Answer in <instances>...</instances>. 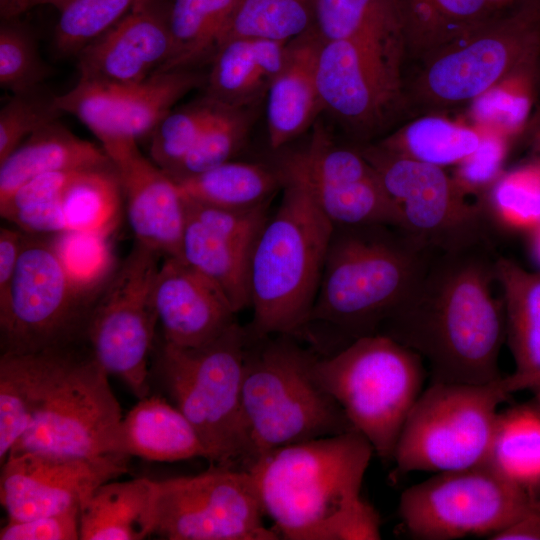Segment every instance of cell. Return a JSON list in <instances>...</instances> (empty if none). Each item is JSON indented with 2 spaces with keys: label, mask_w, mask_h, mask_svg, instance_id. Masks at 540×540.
I'll return each instance as SVG.
<instances>
[{
  "label": "cell",
  "mask_w": 540,
  "mask_h": 540,
  "mask_svg": "<svg viewBox=\"0 0 540 540\" xmlns=\"http://www.w3.org/2000/svg\"><path fill=\"white\" fill-rule=\"evenodd\" d=\"M494 262L489 242L437 251L377 334L420 355L431 383L498 381L506 323L503 302L492 293Z\"/></svg>",
  "instance_id": "1"
},
{
  "label": "cell",
  "mask_w": 540,
  "mask_h": 540,
  "mask_svg": "<svg viewBox=\"0 0 540 540\" xmlns=\"http://www.w3.org/2000/svg\"><path fill=\"white\" fill-rule=\"evenodd\" d=\"M437 251L399 227L335 225L302 339L329 356L377 334Z\"/></svg>",
  "instance_id": "2"
},
{
  "label": "cell",
  "mask_w": 540,
  "mask_h": 540,
  "mask_svg": "<svg viewBox=\"0 0 540 540\" xmlns=\"http://www.w3.org/2000/svg\"><path fill=\"white\" fill-rule=\"evenodd\" d=\"M374 449L357 430L276 448L247 470L280 538L336 540Z\"/></svg>",
  "instance_id": "3"
},
{
  "label": "cell",
  "mask_w": 540,
  "mask_h": 540,
  "mask_svg": "<svg viewBox=\"0 0 540 540\" xmlns=\"http://www.w3.org/2000/svg\"><path fill=\"white\" fill-rule=\"evenodd\" d=\"M280 174V204L267 218L251 252L249 291L253 318L246 331L255 338L289 335L301 340L319 289L334 225L302 180Z\"/></svg>",
  "instance_id": "4"
},
{
  "label": "cell",
  "mask_w": 540,
  "mask_h": 540,
  "mask_svg": "<svg viewBox=\"0 0 540 540\" xmlns=\"http://www.w3.org/2000/svg\"><path fill=\"white\" fill-rule=\"evenodd\" d=\"M318 357L293 336L247 333L242 412L253 463L282 446L354 430L315 376Z\"/></svg>",
  "instance_id": "5"
},
{
  "label": "cell",
  "mask_w": 540,
  "mask_h": 540,
  "mask_svg": "<svg viewBox=\"0 0 540 540\" xmlns=\"http://www.w3.org/2000/svg\"><path fill=\"white\" fill-rule=\"evenodd\" d=\"M246 328L237 322L214 341L183 348L165 341L155 369L175 406L220 467L248 470L252 451L242 412Z\"/></svg>",
  "instance_id": "6"
},
{
  "label": "cell",
  "mask_w": 540,
  "mask_h": 540,
  "mask_svg": "<svg viewBox=\"0 0 540 540\" xmlns=\"http://www.w3.org/2000/svg\"><path fill=\"white\" fill-rule=\"evenodd\" d=\"M540 57V0H521L464 38L416 62L404 93L409 114L471 103Z\"/></svg>",
  "instance_id": "7"
},
{
  "label": "cell",
  "mask_w": 540,
  "mask_h": 540,
  "mask_svg": "<svg viewBox=\"0 0 540 540\" xmlns=\"http://www.w3.org/2000/svg\"><path fill=\"white\" fill-rule=\"evenodd\" d=\"M315 376L374 453L391 461L404 423L427 377L416 352L380 334L318 357Z\"/></svg>",
  "instance_id": "8"
},
{
  "label": "cell",
  "mask_w": 540,
  "mask_h": 540,
  "mask_svg": "<svg viewBox=\"0 0 540 540\" xmlns=\"http://www.w3.org/2000/svg\"><path fill=\"white\" fill-rule=\"evenodd\" d=\"M510 395L503 377L481 385L430 383L402 428L396 472L442 473L484 463L499 407Z\"/></svg>",
  "instance_id": "9"
},
{
  "label": "cell",
  "mask_w": 540,
  "mask_h": 540,
  "mask_svg": "<svg viewBox=\"0 0 540 540\" xmlns=\"http://www.w3.org/2000/svg\"><path fill=\"white\" fill-rule=\"evenodd\" d=\"M28 236L8 294L0 301L2 353L72 345L84 336L95 303L85 296L91 288L69 271L55 244Z\"/></svg>",
  "instance_id": "10"
},
{
  "label": "cell",
  "mask_w": 540,
  "mask_h": 540,
  "mask_svg": "<svg viewBox=\"0 0 540 540\" xmlns=\"http://www.w3.org/2000/svg\"><path fill=\"white\" fill-rule=\"evenodd\" d=\"M540 499L485 463L433 477L405 489L398 513L408 534L419 540L491 537Z\"/></svg>",
  "instance_id": "11"
},
{
  "label": "cell",
  "mask_w": 540,
  "mask_h": 540,
  "mask_svg": "<svg viewBox=\"0 0 540 540\" xmlns=\"http://www.w3.org/2000/svg\"><path fill=\"white\" fill-rule=\"evenodd\" d=\"M108 375L91 351L83 354L71 347L45 401L10 453L81 458L114 454L123 416Z\"/></svg>",
  "instance_id": "12"
},
{
  "label": "cell",
  "mask_w": 540,
  "mask_h": 540,
  "mask_svg": "<svg viewBox=\"0 0 540 540\" xmlns=\"http://www.w3.org/2000/svg\"><path fill=\"white\" fill-rule=\"evenodd\" d=\"M161 258L135 241L95 301L84 331L96 360L138 399L150 393L148 358L158 322L154 293Z\"/></svg>",
  "instance_id": "13"
},
{
  "label": "cell",
  "mask_w": 540,
  "mask_h": 540,
  "mask_svg": "<svg viewBox=\"0 0 540 540\" xmlns=\"http://www.w3.org/2000/svg\"><path fill=\"white\" fill-rule=\"evenodd\" d=\"M154 534L168 540H276L251 474L214 466L193 475L155 480Z\"/></svg>",
  "instance_id": "14"
},
{
  "label": "cell",
  "mask_w": 540,
  "mask_h": 540,
  "mask_svg": "<svg viewBox=\"0 0 540 540\" xmlns=\"http://www.w3.org/2000/svg\"><path fill=\"white\" fill-rule=\"evenodd\" d=\"M404 54L370 42L323 41L317 87L323 110L366 143L409 114L404 93Z\"/></svg>",
  "instance_id": "15"
},
{
  "label": "cell",
  "mask_w": 540,
  "mask_h": 540,
  "mask_svg": "<svg viewBox=\"0 0 540 540\" xmlns=\"http://www.w3.org/2000/svg\"><path fill=\"white\" fill-rule=\"evenodd\" d=\"M398 205L404 230L438 251L487 242L483 211L468 191L440 166L389 151L380 145L356 146Z\"/></svg>",
  "instance_id": "16"
},
{
  "label": "cell",
  "mask_w": 540,
  "mask_h": 540,
  "mask_svg": "<svg viewBox=\"0 0 540 540\" xmlns=\"http://www.w3.org/2000/svg\"><path fill=\"white\" fill-rule=\"evenodd\" d=\"M205 80L194 69L157 71L123 85L78 80L56 95L54 103L63 114L79 119L102 145L118 139L137 141L150 135L174 105Z\"/></svg>",
  "instance_id": "17"
},
{
  "label": "cell",
  "mask_w": 540,
  "mask_h": 540,
  "mask_svg": "<svg viewBox=\"0 0 540 540\" xmlns=\"http://www.w3.org/2000/svg\"><path fill=\"white\" fill-rule=\"evenodd\" d=\"M129 457H62L10 453L2 464L0 501L8 519L26 520L82 509L96 489L127 472Z\"/></svg>",
  "instance_id": "18"
},
{
  "label": "cell",
  "mask_w": 540,
  "mask_h": 540,
  "mask_svg": "<svg viewBox=\"0 0 540 540\" xmlns=\"http://www.w3.org/2000/svg\"><path fill=\"white\" fill-rule=\"evenodd\" d=\"M102 148L116 170L135 241L162 258L183 260L187 208L177 183L140 152L136 140L118 139Z\"/></svg>",
  "instance_id": "19"
},
{
  "label": "cell",
  "mask_w": 540,
  "mask_h": 540,
  "mask_svg": "<svg viewBox=\"0 0 540 540\" xmlns=\"http://www.w3.org/2000/svg\"><path fill=\"white\" fill-rule=\"evenodd\" d=\"M171 4L141 0L77 57L79 80L132 84L161 70L172 54Z\"/></svg>",
  "instance_id": "20"
},
{
  "label": "cell",
  "mask_w": 540,
  "mask_h": 540,
  "mask_svg": "<svg viewBox=\"0 0 540 540\" xmlns=\"http://www.w3.org/2000/svg\"><path fill=\"white\" fill-rule=\"evenodd\" d=\"M122 190L113 164L72 172L40 203L2 217L29 235L106 236L117 223Z\"/></svg>",
  "instance_id": "21"
},
{
  "label": "cell",
  "mask_w": 540,
  "mask_h": 540,
  "mask_svg": "<svg viewBox=\"0 0 540 540\" xmlns=\"http://www.w3.org/2000/svg\"><path fill=\"white\" fill-rule=\"evenodd\" d=\"M154 298L163 341L178 347L206 345L236 323V312L222 292L178 258H163Z\"/></svg>",
  "instance_id": "22"
},
{
  "label": "cell",
  "mask_w": 540,
  "mask_h": 540,
  "mask_svg": "<svg viewBox=\"0 0 540 540\" xmlns=\"http://www.w3.org/2000/svg\"><path fill=\"white\" fill-rule=\"evenodd\" d=\"M323 40L314 27L286 45L283 64L266 102L269 143L279 149L315 124L323 110L317 87V62Z\"/></svg>",
  "instance_id": "23"
},
{
  "label": "cell",
  "mask_w": 540,
  "mask_h": 540,
  "mask_svg": "<svg viewBox=\"0 0 540 540\" xmlns=\"http://www.w3.org/2000/svg\"><path fill=\"white\" fill-rule=\"evenodd\" d=\"M495 279L503 292L506 339L514 372L503 377L510 394L540 390V273L530 272L505 257L494 262Z\"/></svg>",
  "instance_id": "24"
},
{
  "label": "cell",
  "mask_w": 540,
  "mask_h": 540,
  "mask_svg": "<svg viewBox=\"0 0 540 540\" xmlns=\"http://www.w3.org/2000/svg\"><path fill=\"white\" fill-rule=\"evenodd\" d=\"M72 345L0 357V463L30 427Z\"/></svg>",
  "instance_id": "25"
},
{
  "label": "cell",
  "mask_w": 540,
  "mask_h": 540,
  "mask_svg": "<svg viewBox=\"0 0 540 540\" xmlns=\"http://www.w3.org/2000/svg\"><path fill=\"white\" fill-rule=\"evenodd\" d=\"M287 43L252 37L225 40L211 58L205 96L227 107H252L267 95Z\"/></svg>",
  "instance_id": "26"
},
{
  "label": "cell",
  "mask_w": 540,
  "mask_h": 540,
  "mask_svg": "<svg viewBox=\"0 0 540 540\" xmlns=\"http://www.w3.org/2000/svg\"><path fill=\"white\" fill-rule=\"evenodd\" d=\"M405 62H419L464 38L502 9L496 0H391Z\"/></svg>",
  "instance_id": "27"
},
{
  "label": "cell",
  "mask_w": 540,
  "mask_h": 540,
  "mask_svg": "<svg viewBox=\"0 0 540 540\" xmlns=\"http://www.w3.org/2000/svg\"><path fill=\"white\" fill-rule=\"evenodd\" d=\"M114 454L157 462L207 459L206 449L183 413L158 396H147L123 416Z\"/></svg>",
  "instance_id": "28"
},
{
  "label": "cell",
  "mask_w": 540,
  "mask_h": 540,
  "mask_svg": "<svg viewBox=\"0 0 540 540\" xmlns=\"http://www.w3.org/2000/svg\"><path fill=\"white\" fill-rule=\"evenodd\" d=\"M111 164L103 148L76 136L57 120L33 133L0 162V201L39 175Z\"/></svg>",
  "instance_id": "29"
},
{
  "label": "cell",
  "mask_w": 540,
  "mask_h": 540,
  "mask_svg": "<svg viewBox=\"0 0 540 540\" xmlns=\"http://www.w3.org/2000/svg\"><path fill=\"white\" fill-rule=\"evenodd\" d=\"M156 483L149 478L108 481L81 509V540H142L154 534Z\"/></svg>",
  "instance_id": "30"
},
{
  "label": "cell",
  "mask_w": 540,
  "mask_h": 540,
  "mask_svg": "<svg viewBox=\"0 0 540 540\" xmlns=\"http://www.w3.org/2000/svg\"><path fill=\"white\" fill-rule=\"evenodd\" d=\"M253 246L216 233L187 215L183 260L212 282L236 313L250 305L249 265Z\"/></svg>",
  "instance_id": "31"
},
{
  "label": "cell",
  "mask_w": 540,
  "mask_h": 540,
  "mask_svg": "<svg viewBox=\"0 0 540 540\" xmlns=\"http://www.w3.org/2000/svg\"><path fill=\"white\" fill-rule=\"evenodd\" d=\"M485 464L540 499V404L500 411Z\"/></svg>",
  "instance_id": "32"
},
{
  "label": "cell",
  "mask_w": 540,
  "mask_h": 540,
  "mask_svg": "<svg viewBox=\"0 0 540 540\" xmlns=\"http://www.w3.org/2000/svg\"><path fill=\"white\" fill-rule=\"evenodd\" d=\"M174 181L189 200L236 210L270 203L283 185L278 168L234 161Z\"/></svg>",
  "instance_id": "33"
},
{
  "label": "cell",
  "mask_w": 540,
  "mask_h": 540,
  "mask_svg": "<svg viewBox=\"0 0 540 540\" xmlns=\"http://www.w3.org/2000/svg\"><path fill=\"white\" fill-rule=\"evenodd\" d=\"M238 0H174L169 24L172 54L159 71L193 69L223 43Z\"/></svg>",
  "instance_id": "34"
},
{
  "label": "cell",
  "mask_w": 540,
  "mask_h": 540,
  "mask_svg": "<svg viewBox=\"0 0 540 540\" xmlns=\"http://www.w3.org/2000/svg\"><path fill=\"white\" fill-rule=\"evenodd\" d=\"M297 178L306 184L317 206L334 226L384 224L404 229L402 213L385 191L377 173L338 184Z\"/></svg>",
  "instance_id": "35"
},
{
  "label": "cell",
  "mask_w": 540,
  "mask_h": 540,
  "mask_svg": "<svg viewBox=\"0 0 540 540\" xmlns=\"http://www.w3.org/2000/svg\"><path fill=\"white\" fill-rule=\"evenodd\" d=\"M481 134L434 114L416 116L377 144L436 166L460 163L479 146Z\"/></svg>",
  "instance_id": "36"
},
{
  "label": "cell",
  "mask_w": 540,
  "mask_h": 540,
  "mask_svg": "<svg viewBox=\"0 0 540 540\" xmlns=\"http://www.w3.org/2000/svg\"><path fill=\"white\" fill-rule=\"evenodd\" d=\"M313 27L323 41L403 45L391 0H315Z\"/></svg>",
  "instance_id": "37"
},
{
  "label": "cell",
  "mask_w": 540,
  "mask_h": 540,
  "mask_svg": "<svg viewBox=\"0 0 540 540\" xmlns=\"http://www.w3.org/2000/svg\"><path fill=\"white\" fill-rule=\"evenodd\" d=\"M539 58L470 103V117L492 133L506 138L522 132L529 123L535 98Z\"/></svg>",
  "instance_id": "38"
},
{
  "label": "cell",
  "mask_w": 540,
  "mask_h": 540,
  "mask_svg": "<svg viewBox=\"0 0 540 540\" xmlns=\"http://www.w3.org/2000/svg\"><path fill=\"white\" fill-rule=\"evenodd\" d=\"M314 13L315 0H238L224 41L252 37L289 42L314 26Z\"/></svg>",
  "instance_id": "39"
},
{
  "label": "cell",
  "mask_w": 540,
  "mask_h": 540,
  "mask_svg": "<svg viewBox=\"0 0 540 540\" xmlns=\"http://www.w3.org/2000/svg\"><path fill=\"white\" fill-rule=\"evenodd\" d=\"M222 104L208 97L173 108L150 136V159L167 174L194 148Z\"/></svg>",
  "instance_id": "40"
},
{
  "label": "cell",
  "mask_w": 540,
  "mask_h": 540,
  "mask_svg": "<svg viewBox=\"0 0 540 540\" xmlns=\"http://www.w3.org/2000/svg\"><path fill=\"white\" fill-rule=\"evenodd\" d=\"M141 0H72L59 10L54 45L62 56H77L120 21Z\"/></svg>",
  "instance_id": "41"
},
{
  "label": "cell",
  "mask_w": 540,
  "mask_h": 540,
  "mask_svg": "<svg viewBox=\"0 0 540 540\" xmlns=\"http://www.w3.org/2000/svg\"><path fill=\"white\" fill-rule=\"evenodd\" d=\"M249 126L248 109L221 105L194 148L168 175L178 180L231 161L232 156L241 148Z\"/></svg>",
  "instance_id": "42"
},
{
  "label": "cell",
  "mask_w": 540,
  "mask_h": 540,
  "mask_svg": "<svg viewBox=\"0 0 540 540\" xmlns=\"http://www.w3.org/2000/svg\"><path fill=\"white\" fill-rule=\"evenodd\" d=\"M15 19L0 27V85L13 95L39 90L50 73L33 35Z\"/></svg>",
  "instance_id": "43"
},
{
  "label": "cell",
  "mask_w": 540,
  "mask_h": 540,
  "mask_svg": "<svg viewBox=\"0 0 540 540\" xmlns=\"http://www.w3.org/2000/svg\"><path fill=\"white\" fill-rule=\"evenodd\" d=\"M492 204L507 225L536 228L540 224V164L535 161L501 176L493 186Z\"/></svg>",
  "instance_id": "44"
},
{
  "label": "cell",
  "mask_w": 540,
  "mask_h": 540,
  "mask_svg": "<svg viewBox=\"0 0 540 540\" xmlns=\"http://www.w3.org/2000/svg\"><path fill=\"white\" fill-rule=\"evenodd\" d=\"M54 97L40 95L38 90L15 94L0 110V162L4 161L29 136L57 121L63 113Z\"/></svg>",
  "instance_id": "45"
},
{
  "label": "cell",
  "mask_w": 540,
  "mask_h": 540,
  "mask_svg": "<svg viewBox=\"0 0 540 540\" xmlns=\"http://www.w3.org/2000/svg\"><path fill=\"white\" fill-rule=\"evenodd\" d=\"M81 509L40 516L26 520H11L0 530L1 540H78Z\"/></svg>",
  "instance_id": "46"
},
{
  "label": "cell",
  "mask_w": 540,
  "mask_h": 540,
  "mask_svg": "<svg viewBox=\"0 0 540 540\" xmlns=\"http://www.w3.org/2000/svg\"><path fill=\"white\" fill-rule=\"evenodd\" d=\"M506 140L492 132L481 136L476 150L459 163L456 180L463 188L470 192L495 180L506 155Z\"/></svg>",
  "instance_id": "47"
},
{
  "label": "cell",
  "mask_w": 540,
  "mask_h": 540,
  "mask_svg": "<svg viewBox=\"0 0 540 540\" xmlns=\"http://www.w3.org/2000/svg\"><path fill=\"white\" fill-rule=\"evenodd\" d=\"M378 539H381L379 513L360 497L344 514L336 533V540Z\"/></svg>",
  "instance_id": "48"
},
{
  "label": "cell",
  "mask_w": 540,
  "mask_h": 540,
  "mask_svg": "<svg viewBox=\"0 0 540 540\" xmlns=\"http://www.w3.org/2000/svg\"><path fill=\"white\" fill-rule=\"evenodd\" d=\"M25 238L26 233L17 227L0 229V301L10 289Z\"/></svg>",
  "instance_id": "49"
},
{
  "label": "cell",
  "mask_w": 540,
  "mask_h": 540,
  "mask_svg": "<svg viewBox=\"0 0 540 540\" xmlns=\"http://www.w3.org/2000/svg\"><path fill=\"white\" fill-rule=\"evenodd\" d=\"M488 539L540 540V508L526 513Z\"/></svg>",
  "instance_id": "50"
},
{
  "label": "cell",
  "mask_w": 540,
  "mask_h": 540,
  "mask_svg": "<svg viewBox=\"0 0 540 540\" xmlns=\"http://www.w3.org/2000/svg\"><path fill=\"white\" fill-rule=\"evenodd\" d=\"M70 1L72 0H13L11 9L6 19L17 18L22 13L39 5H51L59 11Z\"/></svg>",
  "instance_id": "51"
},
{
  "label": "cell",
  "mask_w": 540,
  "mask_h": 540,
  "mask_svg": "<svg viewBox=\"0 0 540 540\" xmlns=\"http://www.w3.org/2000/svg\"><path fill=\"white\" fill-rule=\"evenodd\" d=\"M532 235V249L533 254L537 260V262L540 264V224L534 228Z\"/></svg>",
  "instance_id": "52"
},
{
  "label": "cell",
  "mask_w": 540,
  "mask_h": 540,
  "mask_svg": "<svg viewBox=\"0 0 540 540\" xmlns=\"http://www.w3.org/2000/svg\"><path fill=\"white\" fill-rule=\"evenodd\" d=\"M533 146L534 150L537 154L536 162L540 164V120L537 122V126H535L533 130Z\"/></svg>",
  "instance_id": "53"
},
{
  "label": "cell",
  "mask_w": 540,
  "mask_h": 540,
  "mask_svg": "<svg viewBox=\"0 0 540 540\" xmlns=\"http://www.w3.org/2000/svg\"><path fill=\"white\" fill-rule=\"evenodd\" d=\"M13 0H0V14L2 19H6L11 9Z\"/></svg>",
  "instance_id": "54"
},
{
  "label": "cell",
  "mask_w": 540,
  "mask_h": 540,
  "mask_svg": "<svg viewBox=\"0 0 540 540\" xmlns=\"http://www.w3.org/2000/svg\"><path fill=\"white\" fill-rule=\"evenodd\" d=\"M502 9H507L521 0H496Z\"/></svg>",
  "instance_id": "55"
},
{
  "label": "cell",
  "mask_w": 540,
  "mask_h": 540,
  "mask_svg": "<svg viewBox=\"0 0 540 540\" xmlns=\"http://www.w3.org/2000/svg\"><path fill=\"white\" fill-rule=\"evenodd\" d=\"M534 398L537 400V402L540 404V390L534 393Z\"/></svg>",
  "instance_id": "56"
}]
</instances>
